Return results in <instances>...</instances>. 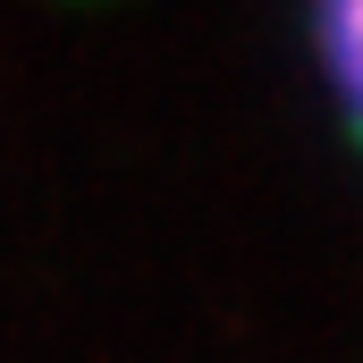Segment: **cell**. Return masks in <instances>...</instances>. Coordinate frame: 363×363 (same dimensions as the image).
<instances>
[{
    "mask_svg": "<svg viewBox=\"0 0 363 363\" xmlns=\"http://www.w3.org/2000/svg\"><path fill=\"white\" fill-rule=\"evenodd\" d=\"M321 51H330L347 118L363 127V0H321Z\"/></svg>",
    "mask_w": 363,
    "mask_h": 363,
    "instance_id": "obj_1",
    "label": "cell"
}]
</instances>
